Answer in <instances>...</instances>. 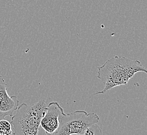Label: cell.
Returning <instances> with one entry per match:
<instances>
[{"label":"cell","instance_id":"8992f818","mask_svg":"<svg viewBox=\"0 0 147 135\" xmlns=\"http://www.w3.org/2000/svg\"><path fill=\"white\" fill-rule=\"evenodd\" d=\"M11 124L5 119L0 120V135H11L12 134Z\"/></svg>","mask_w":147,"mask_h":135},{"label":"cell","instance_id":"5b68a950","mask_svg":"<svg viewBox=\"0 0 147 135\" xmlns=\"http://www.w3.org/2000/svg\"><path fill=\"white\" fill-rule=\"evenodd\" d=\"M19 106L17 96H9L7 92V85L0 75V120L6 116L11 117Z\"/></svg>","mask_w":147,"mask_h":135},{"label":"cell","instance_id":"52a82bcc","mask_svg":"<svg viewBox=\"0 0 147 135\" xmlns=\"http://www.w3.org/2000/svg\"><path fill=\"white\" fill-rule=\"evenodd\" d=\"M102 131L98 123L91 125L87 128L84 132L85 135H102Z\"/></svg>","mask_w":147,"mask_h":135},{"label":"cell","instance_id":"7a4b0ae2","mask_svg":"<svg viewBox=\"0 0 147 135\" xmlns=\"http://www.w3.org/2000/svg\"><path fill=\"white\" fill-rule=\"evenodd\" d=\"M47 108L45 100L29 106L23 103L17 108L16 113L11 116L13 135H37L41 119Z\"/></svg>","mask_w":147,"mask_h":135},{"label":"cell","instance_id":"6da1fadb","mask_svg":"<svg viewBox=\"0 0 147 135\" xmlns=\"http://www.w3.org/2000/svg\"><path fill=\"white\" fill-rule=\"evenodd\" d=\"M97 77L105 87L94 95L104 94L114 87L126 85L138 72L147 73L146 68L138 60H132L125 57L115 56L108 59L103 65L98 67Z\"/></svg>","mask_w":147,"mask_h":135},{"label":"cell","instance_id":"277c9868","mask_svg":"<svg viewBox=\"0 0 147 135\" xmlns=\"http://www.w3.org/2000/svg\"><path fill=\"white\" fill-rule=\"evenodd\" d=\"M63 111L58 102L53 101L49 104L40 123V126L45 130L46 134L54 135L59 126V115Z\"/></svg>","mask_w":147,"mask_h":135},{"label":"cell","instance_id":"3957f363","mask_svg":"<svg viewBox=\"0 0 147 135\" xmlns=\"http://www.w3.org/2000/svg\"><path fill=\"white\" fill-rule=\"evenodd\" d=\"M100 120L98 115L77 110L69 113L64 111L59 116V126L54 135H84L86 130Z\"/></svg>","mask_w":147,"mask_h":135}]
</instances>
